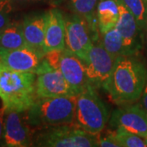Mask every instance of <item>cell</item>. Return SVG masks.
<instances>
[{"instance_id":"603a6c76","label":"cell","mask_w":147,"mask_h":147,"mask_svg":"<svg viewBox=\"0 0 147 147\" xmlns=\"http://www.w3.org/2000/svg\"><path fill=\"white\" fill-rule=\"evenodd\" d=\"M98 139V146L101 147H120L119 144L116 141V139L113 135V131L110 132L105 137H99L97 135Z\"/></svg>"},{"instance_id":"44dd1931","label":"cell","mask_w":147,"mask_h":147,"mask_svg":"<svg viewBox=\"0 0 147 147\" xmlns=\"http://www.w3.org/2000/svg\"><path fill=\"white\" fill-rule=\"evenodd\" d=\"M113 135L120 147H146L144 137L122 128H116Z\"/></svg>"},{"instance_id":"5b68a950","label":"cell","mask_w":147,"mask_h":147,"mask_svg":"<svg viewBox=\"0 0 147 147\" xmlns=\"http://www.w3.org/2000/svg\"><path fill=\"white\" fill-rule=\"evenodd\" d=\"M44 58L51 66L62 74L78 95L88 85H92L87 75L84 61L66 47L46 53Z\"/></svg>"},{"instance_id":"4fadbf2b","label":"cell","mask_w":147,"mask_h":147,"mask_svg":"<svg viewBox=\"0 0 147 147\" xmlns=\"http://www.w3.org/2000/svg\"><path fill=\"white\" fill-rule=\"evenodd\" d=\"M115 27L122 36L123 45L128 55L137 54L142 48V30L134 16L122 3L120 15Z\"/></svg>"},{"instance_id":"7a4b0ae2","label":"cell","mask_w":147,"mask_h":147,"mask_svg":"<svg viewBox=\"0 0 147 147\" xmlns=\"http://www.w3.org/2000/svg\"><path fill=\"white\" fill-rule=\"evenodd\" d=\"M36 74L7 68L0 61V98L6 111L26 112L36 102Z\"/></svg>"},{"instance_id":"30bf717a","label":"cell","mask_w":147,"mask_h":147,"mask_svg":"<svg viewBox=\"0 0 147 147\" xmlns=\"http://www.w3.org/2000/svg\"><path fill=\"white\" fill-rule=\"evenodd\" d=\"M110 125L147 137V114L138 103L123 105L114 110L110 117Z\"/></svg>"},{"instance_id":"8992f818","label":"cell","mask_w":147,"mask_h":147,"mask_svg":"<svg viewBox=\"0 0 147 147\" xmlns=\"http://www.w3.org/2000/svg\"><path fill=\"white\" fill-rule=\"evenodd\" d=\"M38 146L49 147L98 146L97 135L85 131L79 127L55 126L38 137Z\"/></svg>"},{"instance_id":"5bb4252c","label":"cell","mask_w":147,"mask_h":147,"mask_svg":"<svg viewBox=\"0 0 147 147\" xmlns=\"http://www.w3.org/2000/svg\"><path fill=\"white\" fill-rule=\"evenodd\" d=\"M65 47V20L61 11H47V23L43 42L44 54Z\"/></svg>"},{"instance_id":"7402d4cb","label":"cell","mask_w":147,"mask_h":147,"mask_svg":"<svg viewBox=\"0 0 147 147\" xmlns=\"http://www.w3.org/2000/svg\"><path fill=\"white\" fill-rule=\"evenodd\" d=\"M11 0H0V31L10 23L8 14L11 10Z\"/></svg>"},{"instance_id":"277c9868","label":"cell","mask_w":147,"mask_h":147,"mask_svg":"<svg viewBox=\"0 0 147 147\" xmlns=\"http://www.w3.org/2000/svg\"><path fill=\"white\" fill-rule=\"evenodd\" d=\"M110 113L94 86L88 85L77 96L74 124L85 131L98 135L110 119Z\"/></svg>"},{"instance_id":"6da1fadb","label":"cell","mask_w":147,"mask_h":147,"mask_svg":"<svg viewBox=\"0 0 147 147\" xmlns=\"http://www.w3.org/2000/svg\"><path fill=\"white\" fill-rule=\"evenodd\" d=\"M146 77V65L137 54L119 56L102 88L116 104H132L140 99Z\"/></svg>"},{"instance_id":"d4e9b609","label":"cell","mask_w":147,"mask_h":147,"mask_svg":"<svg viewBox=\"0 0 147 147\" xmlns=\"http://www.w3.org/2000/svg\"><path fill=\"white\" fill-rule=\"evenodd\" d=\"M6 115V110L3 106L0 108V142L3 139V129H4V115Z\"/></svg>"},{"instance_id":"484cf974","label":"cell","mask_w":147,"mask_h":147,"mask_svg":"<svg viewBox=\"0 0 147 147\" xmlns=\"http://www.w3.org/2000/svg\"><path fill=\"white\" fill-rule=\"evenodd\" d=\"M142 48L147 55V25L142 31Z\"/></svg>"},{"instance_id":"8fae6325","label":"cell","mask_w":147,"mask_h":147,"mask_svg":"<svg viewBox=\"0 0 147 147\" xmlns=\"http://www.w3.org/2000/svg\"><path fill=\"white\" fill-rule=\"evenodd\" d=\"M44 55L25 46L13 50H0V61L7 68L21 72L36 73Z\"/></svg>"},{"instance_id":"2e32d148","label":"cell","mask_w":147,"mask_h":147,"mask_svg":"<svg viewBox=\"0 0 147 147\" xmlns=\"http://www.w3.org/2000/svg\"><path fill=\"white\" fill-rule=\"evenodd\" d=\"M120 0H99L96 14L100 34L116 26L120 15Z\"/></svg>"},{"instance_id":"cb8c5ba5","label":"cell","mask_w":147,"mask_h":147,"mask_svg":"<svg viewBox=\"0 0 147 147\" xmlns=\"http://www.w3.org/2000/svg\"><path fill=\"white\" fill-rule=\"evenodd\" d=\"M138 100H139L138 104L141 105V107L146 111V113L147 114V77L146 81V84L144 86L142 93L141 95V97H140V99Z\"/></svg>"},{"instance_id":"e0dca14e","label":"cell","mask_w":147,"mask_h":147,"mask_svg":"<svg viewBox=\"0 0 147 147\" xmlns=\"http://www.w3.org/2000/svg\"><path fill=\"white\" fill-rule=\"evenodd\" d=\"M27 46L21 23L10 22L0 31V50H13Z\"/></svg>"},{"instance_id":"ba28073f","label":"cell","mask_w":147,"mask_h":147,"mask_svg":"<svg viewBox=\"0 0 147 147\" xmlns=\"http://www.w3.org/2000/svg\"><path fill=\"white\" fill-rule=\"evenodd\" d=\"M117 58L105 50L101 41H94L84 61L90 84L94 87H103L115 67Z\"/></svg>"},{"instance_id":"ffe728a7","label":"cell","mask_w":147,"mask_h":147,"mask_svg":"<svg viewBox=\"0 0 147 147\" xmlns=\"http://www.w3.org/2000/svg\"><path fill=\"white\" fill-rule=\"evenodd\" d=\"M136 19L142 31L147 25L146 0H120Z\"/></svg>"},{"instance_id":"52a82bcc","label":"cell","mask_w":147,"mask_h":147,"mask_svg":"<svg viewBox=\"0 0 147 147\" xmlns=\"http://www.w3.org/2000/svg\"><path fill=\"white\" fill-rule=\"evenodd\" d=\"M35 74V89L38 98L78 96L62 74L51 66L44 57Z\"/></svg>"},{"instance_id":"d6986e66","label":"cell","mask_w":147,"mask_h":147,"mask_svg":"<svg viewBox=\"0 0 147 147\" xmlns=\"http://www.w3.org/2000/svg\"><path fill=\"white\" fill-rule=\"evenodd\" d=\"M101 35H102L101 43L107 52H109L116 57L128 55L126 48L123 45L122 36L115 26L111 28L108 31L102 34Z\"/></svg>"},{"instance_id":"ac0fdd59","label":"cell","mask_w":147,"mask_h":147,"mask_svg":"<svg viewBox=\"0 0 147 147\" xmlns=\"http://www.w3.org/2000/svg\"><path fill=\"white\" fill-rule=\"evenodd\" d=\"M98 2L99 0H69L70 9L74 14L85 19L94 33L99 29L96 14Z\"/></svg>"},{"instance_id":"3957f363","label":"cell","mask_w":147,"mask_h":147,"mask_svg":"<svg viewBox=\"0 0 147 147\" xmlns=\"http://www.w3.org/2000/svg\"><path fill=\"white\" fill-rule=\"evenodd\" d=\"M77 96L38 98L28 110V120L31 124L61 126L74 124Z\"/></svg>"},{"instance_id":"9c48e42d","label":"cell","mask_w":147,"mask_h":147,"mask_svg":"<svg viewBox=\"0 0 147 147\" xmlns=\"http://www.w3.org/2000/svg\"><path fill=\"white\" fill-rule=\"evenodd\" d=\"M65 20V47L84 62L94 42L91 33L93 30L85 19L76 14Z\"/></svg>"},{"instance_id":"9a60e30c","label":"cell","mask_w":147,"mask_h":147,"mask_svg":"<svg viewBox=\"0 0 147 147\" xmlns=\"http://www.w3.org/2000/svg\"><path fill=\"white\" fill-rule=\"evenodd\" d=\"M47 23V12L34 14L25 17L22 25L23 34L27 46L45 56L43 53V42Z\"/></svg>"},{"instance_id":"7c38bea8","label":"cell","mask_w":147,"mask_h":147,"mask_svg":"<svg viewBox=\"0 0 147 147\" xmlns=\"http://www.w3.org/2000/svg\"><path fill=\"white\" fill-rule=\"evenodd\" d=\"M23 112L6 111L3 141L7 146L26 147L31 145V131Z\"/></svg>"},{"instance_id":"83f0119b","label":"cell","mask_w":147,"mask_h":147,"mask_svg":"<svg viewBox=\"0 0 147 147\" xmlns=\"http://www.w3.org/2000/svg\"><path fill=\"white\" fill-rule=\"evenodd\" d=\"M146 1H147V0H146Z\"/></svg>"},{"instance_id":"4316f807","label":"cell","mask_w":147,"mask_h":147,"mask_svg":"<svg viewBox=\"0 0 147 147\" xmlns=\"http://www.w3.org/2000/svg\"><path fill=\"white\" fill-rule=\"evenodd\" d=\"M11 1H15V2H21V3H23V2H26V3H27V2H38V1H41V0H11Z\"/></svg>"}]
</instances>
